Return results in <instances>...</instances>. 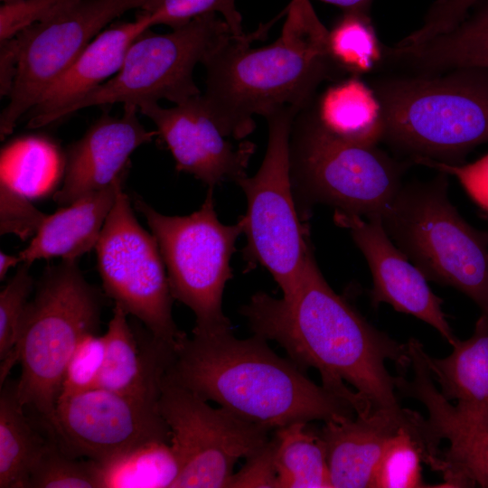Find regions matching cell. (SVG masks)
Masks as SVG:
<instances>
[{"instance_id":"8fae6325","label":"cell","mask_w":488,"mask_h":488,"mask_svg":"<svg viewBox=\"0 0 488 488\" xmlns=\"http://www.w3.org/2000/svg\"><path fill=\"white\" fill-rule=\"evenodd\" d=\"M131 199L118 191L95 247L106 294L174 347L186 334L176 326L165 265L155 236L138 222Z\"/></svg>"},{"instance_id":"7a4b0ae2","label":"cell","mask_w":488,"mask_h":488,"mask_svg":"<svg viewBox=\"0 0 488 488\" xmlns=\"http://www.w3.org/2000/svg\"><path fill=\"white\" fill-rule=\"evenodd\" d=\"M280 37L252 48L271 23L251 33L230 35L207 54L205 106L228 137L242 140L255 129V115L267 117L283 107L303 109L314 101L319 86L344 73L327 51L328 30L310 0H292Z\"/></svg>"},{"instance_id":"484cf974","label":"cell","mask_w":488,"mask_h":488,"mask_svg":"<svg viewBox=\"0 0 488 488\" xmlns=\"http://www.w3.org/2000/svg\"><path fill=\"white\" fill-rule=\"evenodd\" d=\"M64 172L65 151L46 135H23L1 149L0 182L29 199L54 193Z\"/></svg>"},{"instance_id":"f546056e","label":"cell","mask_w":488,"mask_h":488,"mask_svg":"<svg viewBox=\"0 0 488 488\" xmlns=\"http://www.w3.org/2000/svg\"><path fill=\"white\" fill-rule=\"evenodd\" d=\"M421 462L437 471L440 455L431 445L425 418L415 427H400L387 441L375 468L374 488L429 487L424 482Z\"/></svg>"},{"instance_id":"ab89813d","label":"cell","mask_w":488,"mask_h":488,"mask_svg":"<svg viewBox=\"0 0 488 488\" xmlns=\"http://www.w3.org/2000/svg\"><path fill=\"white\" fill-rule=\"evenodd\" d=\"M227 487H277L272 437L258 452L246 458L245 465L233 474Z\"/></svg>"},{"instance_id":"f1b7e54d","label":"cell","mask_w":488,"mask_h":488,"mask_svg":"<svg viewBox=\"0 0 488 488\" xmlns=\"http://www.w3.org/2000/svg\"><path fill=\"white\" fill-rule=\"evenodd\" d=\"M99 488H172L180 474L168 442L154 441L98 463Z\"/></svg>"},{"instance_id":"ac0fdd59","label":"cell","mask_w":488,"mask_h":488,"mask_svg":"<svg viewBox=\"0 0 488 488\" xmlns=\"http://www.w3.org/2000/svg\"><path fill=\"white\" fill-rule=\"evenodd\" d=\"M137 112V107L124 105L120 117L103 114L67 147L64 176L53 194L57 204L69 205L126 175L132 153L157 135L144 127Z\"/></svg>"},{"instance_id":"7c38bea8","label":"cell","mask_w":488,"mask_h":488,"mask_svg":"<svg viewBox=\"0 0 488 488\" xmlns=\"http://www.w3.org/2000/svg\"><path fill=\"white\" fill-rule=\"evenodd\" d=\"M180 464L172 488L227 487L241 458L269 441V430L221 407L214 408L165 374L158 401Z\"/></svg>"},{"instance_id":"8992f818","label":"cell","mask_w":488,"mask_h":488,"mask_svg":"<svg viewBox=\"0 0 488 488\" xmlns=\"http://www.w3.org/2000/svg\"><path fill=\"white\" fill-rule=\"evenodd\" d=\"M290 175L297 208L308 221L315 204L366 219L380 218L412 164L376 146L341 140L319 123L313 102L296 116L289 140Z\"/></svg>"},{"instance_id":"ffe728a7","label":"cell","mask_w":488,"mask_h":488,"mask_svg":"<svg viewBox=\"0 0 488 488\" xmlns=\"http://www.w3.org/2000/svg\"><path fill=\"white\" fill-rule=\"evenodd\" d=\"M422 416L408 420L384 413L337 416L324 422V441L333 488L372 487L373 474L389 438L400 427H415Z\"/></svg>"},{"instance_id":"8d00e7d4","label":"cell","mask_w":488,"mask_h":488,"mask_svg":"<svg viewBox=\"0 0 488 488\" xmlns=\"http://www.w3.org/2000/svg\"><path fill=\"white\" fill-rule=\"evenodd\" d=\"M75 0H18L0 6V42L15 37Z\"/></svg>"},{"instance_id":"d6a6232c","label":"cell","mask_w":488,"mask_h":488,"mask_svg":"<svg viewBox=\"0 0 488 488\" xmlns=\"http://www.w3.org/2000/svg\"><path fill=\"white\" fill-rule=\"evenodd\" d=\"M30 265L21 263L0 293V377L5 379L17 361L14 356L22 321L29 303L33 280Z\"/></svg>"},{"instance_id":"9c48e42d","label":"cell","mask_w":488,"mask_h":488,"mask_svg":"<svg viewBox=\"0 0 488 488\" xmlns=\"http://www.w3.org/2000/svg\"><path fill=\"white\" fill-rule=\"evenodd\" d=\"M299 111L283 107L266 117L268 142L262 164L253 176L236 183L248 204L241 216L247 238L243 258L249 269L258 265L265 267L286 298L295 293L313 252L308 221L297 208L290 175V133Z\"/></svg>"},{"instance_id":"277c9868","label":"cell","mask_w":488,"mask_h":488,"mask_svg":"<svg viewBox=\"0 0 488 488\" xmlns=\"http://www.w3.org/2000/svg\"><path fill=\"white\" fill-rule=\"evenodd\" d=\"M382 109L386 141L415 158L459 164L488 143V69L440 73H390L370 84Z\"/></svg>"},{"instance_id":"f35d334b","label":"cell","mask_w":488,"mask_h":488,"mask_svg":"<svg viewBox=\"0 0 488 488\" xmlns=\"http://www.w3.org/2000/svg\"><path fill=\"white\" fill-rule=\"evenodd\" d=\"M411 164L455 177L470 198L488 212V154L469 164H449L428 158H415Z\"/></svg>"},{"instance_id":"44dd1931","label":"cell","mask_w":488,"mask_h":488,"mask_svg":"<svg viewBox=\"0 0 488 488\" xmlns=\"http://www.w3.org/2000/svg\"><path fill=\"white\" fill-rule=\"evenodd\" d=\"M127 314L115 304L105 333L106 357L97 387L158 401L175 347L149 332L139 339L127 323Z\"/></svg>"},{"instance_id":"74e56055","label":"cell","mask_w":488,"mask_h":488,"mask_svg":"<svg viewBox=\"0 0 488 488\" xmlns=\"http://www.w3.org/2000/svg\"><path fill=\"white\" fill-rule=\"evenodd\" d=\"M482 0H436L428 8L421 26L400 40L403 45L417 44L446 33L461 23Z\"/></svg>"},{"instance_id":"2e32d148","label":"cell","mask_w":488,"mask_h":488,"mask_svg":"<svg viewBox=\"0 0 488 488\" xmlns=\"http://www.w3.org/2000/svg\"><path fill=\"white\" fill-rule=\"evenodd\" d=\"M333 221L350 232L369 265L372 305L388 304L398 312L413 315L435 328L454 345L458 338L443 311V300L430 289L423 273L392 241L380 219L335 211Z\"/></svg>"},{"instance_id":"9a60e30c","label":"cell","mask_w":488,"mask_h":488,"mask_svg":"<svg viewBox=\"0 0 488 488\" xmlns=\"http://www.w3.org/2000/svg\"><path fill=\"white\" fill-rule=\"evenodd\" d=\"M138 110L155 126L179 172L209 188L247 176L256 145L249 141L230 142L209 113L202 93L171 108L148 103Z\"/></svg>"},{"instance_id":"603a6c76","label":"cell","mask_w":488,"mask_h":488,"mask_svg":"<svg viewBox=\"0 0 488 488\" xmlns=\"http://www.w3.org/2000/svg\"><path fill=\"white\" fill-rule=\"evenodd\" d=\"M125 177L47 215L29 245L18 253L21 263L54 257L77 260L95 249Z\"/></svg>"},{"instance_id":"cb8c5ba5","label":"cell","mask_w":488,"mask_h":488,"mask_svg":"<svg viewBox=\"0 0 488 488\" xmlns=\"http://www.w3.org/2000/svg\"><path fill=\"white\" fill-rule=\"evenodd\" d=\"M452 352L437 359L424 354L434 382L463 416L488 426V317L478 318L471 337L457 339Z\"/></svg>"},{"instance_id":"7bdbcfd3","label":"cell","mask_w":488,"mask_h":488,"mask_svg":"<svg viewBox=\"0 0 488 488\" xmlns=\"http://www.w3.org/2000/svg\"><path fill=\"white\" fill-rule=\"evenodd\" d=\"M21 261L18 255H9L3 251L0 252V279L4 280L10 268L20 265Z\"/></svg>"},{"instance_id":"3957f363","label":"cell","mask_w":488,"mask_h":488,"mask_svg":"<svg viewBox=\"0 0 488 488\" xmlns=\"http://www.w3.org/2000/svg\"><path fill=\"white\" fill-rule=\"evenodd\" d=\"M166 376L205 400L274 431L295 422L356 415L352 404L312 381L267 340L232 331L185 334L176 344Z\"/></svg>"},{"instance_id":"5b68a950","label":"cell","mask_w":488,"mask_h":488,"mask_svg":"<svg viewBox=\"0 0 488 488\" xmlns=\"http://www.w3.org/2000/svg\"><path fill=\"white\" fill-rule=\"evenodd\" d=\"M380 219L428 281L457 289L488 317V239L452 204L446 174L403 183Z\"/></svg>"},{"instance_id":"4fadbf2b","label":"cell","mask_w":488,"mask_h":488,"mask_svg":"<svg viewBox=\"0 0 488 488\" xmlns=\"http://www.w3.org/2000/svg\"><path fill=\"white\" fill-rule=\"evenodd\" d=\"M147 0H75L14 38L18 70L0 116V136L10 135L44 92L106 26Z\"/></svg>"},{"instance_id":"836d02e7","label":"cell","mask_w":488,"mask_h":488,"mask_svg":"<svg viewBox=\"0 0 488 488\" xmlns=\"http://www.w3.org/2000/svg\"><path fill=\"white\" fill-rule=\"evenodd\" d=\"M140 10L149 14L152 26L164 24L172 29L215 13L221 15L234 36L246 34L235 0H147Z\"/></svg>"},{"instance_id":"6da1fadb","label":"cell","mask_w":488,"mask_h":488,"mask_svg":"<svg viewBox=\"0 0 488 488\" xmlns=\"http://www.w3.org/2000/svg\"><path fill=\"white\" fill-rule=\"evenodd\" d=\"M240 313L254 334L277 343L303 371L316 369L322 385L350 401L356 413L409 418L410 409L397 397L396 377L386 367L390 361L399 373L409 369L408 343L378 330L336 294L313 252L291 296L258 292Z\"/></svg>"},{"instance_id":"e575fe53","label":"cell","mask_w":488,"mask_h":488,"mask_svg":"<svg viewBox=\"0 0 488 488\" xmlns=\"http://www.w3.org/2000/svg\"><path fill=\"white\" fill-rule=\"evenodd\" d=\"M106 350L105 334L89 333L80 342L66 366L58 400L97 387Z\"/></svg>"},{"instance_id":"7402d4cb","label":"cell","mask_w":488,"mask_h":488,"mask_svg":"<svg viewBox=\"0 0 488 488\" xmlns=\"http://www.w3.org/2000/svg\"><path fill=\"white\" fill-rule=\"evenodd\" d=\"M476 5L455 27L427 41L383 45V66L398 73L417 75L463 67L488 69V0Z\"/></svg>"},{"instance_id":"e0dca14e","label":"cell","mask_w":488,"mask_h":488,"mask_svg":"<svg viewBox=\"0 0 488 488\" xmlns=\"http://www.w3.org/2000/svg\"><path fill=\"white\" fill-rule=\"evenodd\" d=\"M411 380L397 376V390L418 400L426 408L427 425L433 441L446 439L448 449L441 453L443 487L488 488V426L472 420L445 399L434 383L419 341L408 344Z\"/></svg>"},{"instance_id":"83f0119b","label":"cell","mask_w":488,"mask_h":488,"mask_svg":"<svg viewBox=\"0 0 488 488\" xmlns=\"http://www.w3.org/2000/svg\"><path fill=\"white\" fill-rule=\"evenodd\" d=\"M0 394V487L28 488L31 470L47 440L33 428L16 395V383Z\"/></svg>"},{"instance_id":"d6986e66","label":"cell","mask_w":488,"mask_h":488,"mask_svg":"<svg viewBox=\"0 0 488 488\" xmlns=\"http://www.w3.org/2000/svg\"><path fill=\"white\" fill-rule=\"evenodd\" d=\"M151 27L149 14L141 11L135 21L103 30L30 110L27 126L42 127L61 119L68 107L119 70L129 47Z\"/></svg>"},{"instance_id":"52a82bcc","label":"cell","mask_w":488,"mask_h":488,"mask_svg":"<svg viewBox=\"0 0 488 488\" xmlns=\"http://www.w3.org/2000/svg\"><path fill=\"white\" fill-rule=\"evenodd\" d=\"M99 302L77 260L62 259L44 271L29 301L14 351L22 365L16 382L21 405L33 408L50 424L68 361L80 342L94 333Z\"/></svg>"},{"instance_id":"b9f144b4","label":"cell","mask_w":488,"mask_h":488,"mask_svg":"<svg viewBox=\"0 0 488 488\" xmlns=\"http://www.w3.org/2000/svg\"><path fill=\"white\" fill-rule=\"evenodd\" d=\"M330 5L339 6L343 11L363 10L369 11L373 0H319Z\"/></svg>"},{"instance_id":"ee69618b","label":"cell","mask_w":488,"mask_h":488,"mask_svg":"<svg viewBox=\"0 0 488 488\" xmlns=\"http://www.w3.org/2000/svg\"><path fill=\"white\" fill-rule=\"evenodd\" d=\"M484 231H485V234H486V237H487V239H488V230H484Z\"/></svg>"},{"instance_id":"60d3db41","label":"cell","mask_w":488,"mask_h":488,"mask_svg":"<svg viewBox=\"0 0 488 488\" xmlns=\"http://www.w3.org/2000/svg\"><path fill=\"white\" fill-rule=\"evenodd\" d=\"M18 70V50L15 38L0 42V95L9 97Z\"/></svg>"},{"instance_id":"30bf717a","label":"cell","mask_w":488,"mask_h":488,"mask_svg":"<svg viewBox=\"0 0 488 488\" xmlns=\"http://www.w3.org/2000/svg\"><path fill=\"white\" fill-rule=\"evenodd\" d=\"M232 33L218 14L193 18L164 34L145 32L129 47L119 70L68 107L62 117L80 109L115 103L139 108L166 99L174 105L201 94L193 80L197 63Z\"/></svg>"},{"instance_id":"1f68e13d","label":"cell","mask_w":488,"mask_h":488,"mask_svg":"<svg viewBox=\"0 0 488 488\" xmlns=\"http://www.w3.org/2000/svg\"><path fill=\"white\" fill-rule=\"evenodd\" d=\"M28 488H99L96 461H78L56 438L47 440L33 465Z\"/></svg>"},{"instance_id":"d590c367","label":"cell","mask_w":488,"mask_h":488,"mask_svg":"<svg viewBox=\"0 0 488 488\" xmlns=\"http://www.w3.org/2000/svg\"><path fill=\"white\" fill-rule=\"evenodd\" d=\"M46 216L24 194L0 182L1 235L14 234L25 240L36 234Z\"/></svg>"},{"instance_id":"5bb4252c","label":"cell","mask_w":488,"mask_h":488,"mask_svg":"<svg viewBox=\"0 0 488 488\" xmlns=\"http://www.w3.org/2000/svg\"><path fill=\"white\" fill-rule=\"evenodd\" d=\"M158 401L96 387L60 399L49 425L68 454L104 463L148 442L170 443Z\"/></svg>"},{"instance_id":"4dcf8cb0","label":"cell","mask_w":488,"mask_h":488,"mask_svg":"<svg viewBox=\"0 0 488 488\" xmlns=\"http://www.w3.org/2000/svg\"><path fill=\"white\" fill-rule=\"evenodd\" d=\"M327 51L344 74L359 77L380 68L383 44L378 38L369 11H343L328 30Z\"/></svg>"},{"instance_id":"4316f807","label":"cell","mask_w":488,"mask_h":488,"mask_svg":"<svg viewBox=\"0 0 488 488\" xmlns=\"http://www.w3.org/2000/svg\"><path fill=\"white\" fill-rule=\"evenodd\" d=\"M307 422H295L273 432L279 488H333L326 446Z\"/></svg>"},{"instance_id":"ba28073f","label":"cell","mask_w":488,"mask_h":488,"mask_svg":"<svg viewBox=\"0 0 488 488\" xmlns=\"http://www.w3.org/2000/svg\"><path fill=\"white\" fill-rule=\"evenodd\" d=\"M213 189L208 188L201 207L185 216L163 214L138 195L132 199L158 243L174 299L193 312L192 333L201 334L231 332L222 297L233 276L230 259L244 228L241 217L232 225L219 221Z\"/></svg>"},{"instance_id":"d4e9b609","label":"cell","mask_w":488,"mask_h":488,"mask_svg":"<svg viewBox=\"0 0 488 488\" xmlns=\"http://www.w3.org/2000/svg\"><path fill=\"white\" fill-rule=\"evenodd\" d=\"M322 127L348 143L376 146L385 126L380 103L370 84L358 76L329 86L313 101Z\"/></svg>"}]
</instances>
